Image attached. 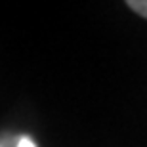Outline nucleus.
<instances>
[{
  "mask_svg": "<svg viewBox=\"0 0 147 147\" xmlns=\"http://www.w3.org/2000/svg\"><path fill=\"white\" fill-rule=\"evenodd\" d=\"M2 147H34V143L29 140L27 136H4L2 140Z\"/></svg>",
  "mask_w": 147,
  "mask_h": 147,
  "instance_id": "nucleus-1",
  "label": "nucleus"
},
{
  "mask_svg": "<svg viewBox=\"0 0 147 147\" xmlns=\"http://www.w3.org/2000/svg\"><path fill=\"white\" fill-rule=\"evenodd\" d=\"M126 6H128L132 11H136L138 16H142V17L147 19V0H128Z\"/></svg>",
  "mask_w": 147,
  "mask_h": 147,
  "instance_id": "nucleus-2",
  "label": "nucleus"
}]
</instances>
